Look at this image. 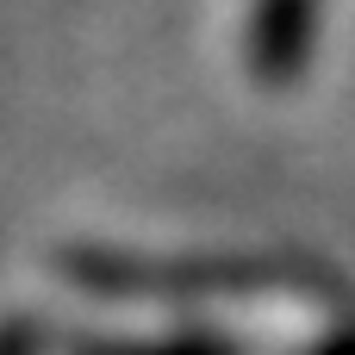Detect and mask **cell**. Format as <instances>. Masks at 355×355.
Masks as SVG:
<instances>
[{
    "label": "cell",
    "instance_id": "obj_1",
    "mask_svg": "<svg viewBox=\"0 0 355 355\" xmlns=\"http://www.w3.org/2000/svg\"><path fill=\"white\" fill-rule=\"evenodd\" d=\"M262 75H293V62L306 56V37H312V0H262Z\"/></svg>",
    "mask_w": 355,
    "mask_h": 355
}]
</instances>
